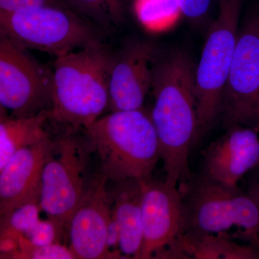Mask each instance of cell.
Wrapping results in <instances>:
<instances>
[{
    "label": "cell",
    "instance_id": "7",
    "mask_svg": "<svg viewBox=\"0 0 259 259\" xmlns=\"http://www.w3.org/2000/svg\"><path fill=\"white\" fill-rule=\"evenodd\" d=\"M185 206L184 233H221L233 227L253 233L259 230V207L238 187L218 183L200 175L179 184Z\"/></svg>",
    "mask_w": 259,
    "mask_h": 259
},
{
    "label": "cell",
    "instance_id": "23",
    "mask_svg": "<svg viewBox=\"0 0 259 259\" xmlns=\"http://www.w3.org/2000/svg\"><path fill=\"white\" fill-rule=\"evenodd\" d=\"M45 5L66 7L61 0H0V14H9L20 10Z\"/></svg>",
    "mask_w": 259,
    "mask_h": 259
},
{
    "label": "cell",
    "instance_id": "21",
    "mask_svg": "<svg viewBox=\"0 0 259 259\" xmlns=\"http://www.w3.org/2000/svg\"><path fill=\"white\" fill-rule=\"evenodd\" d=\"M32 244L46 245L59 243L61 235L57 226L50 219L40 221L31 231L25 236Z\"/></svg>",
    "mask_w": 259,
    "mask_h": 259
},
{
    "label": "cell",
    "instance_id": "18",
    "mask_svg": "<svg viewBox=\"0 0 259 259\" xmlns=\"http://www.w3.org/2000/svg\"><path fill=\"white\" fill-rule=\"evenodd\" d=\"M135 12L140 23L149 31H164L182 15L176 0H135Z\"/></svg>",
    "mask_w": 259,
    "mask_h": 259
},
{
    "label": "cell",
    "instance_id": "16",
    "mask_svg": "<svg viewBox=\"0 0 259 259\" xmlns=\"http://www.w3.org/2000/svg\"><path fill=\"white\" fill-rule=\"evenodd\" d=\"M1 107L0 115V169L17 151L49 136L44 125L49 111L30 117H12Z\"/></svg>",
    "mask_w": 259,
    "mask_h": 259
},
{
    "label": "cell",
    "instance_id": "9",
    "mask_svg": "<svg viewBox=\"0 0 259 259\" xmlns=\"http://www.w3.org/2000/svg\"><path fill=\"white\" fill-rule=\"evenodd\" d=\"M259 102V12L247 19L238 34L221 117L226 128L251 125Z\"/></svg>",
    "mask_w": 259,
    "mask_h": 259
},
{
    "label": "cell",
    "instance_id": "17",
    "mask_svg": "<svg viewBox=\"0 0 259 259\" xmlns=\"http://www.w3.org/2000/svg\"><path fill=\"white\" fill-rule=\"evenodd\" d=\"M70 10L96 26L112 28L125 18V0H61Z\"/></svg>",
    "mask_w": 259,
    "mask_h": 259
},
{
    "label": "cell",
    "instance_id": "1",
    "mask_svg": "<svg viewBox=\"0 0 259 259\" xmlns=\"http://www.w3.org/2000/svg\"><path fill=\"white\" fill-rule=\"evenodd\" d=\"M196 65L185 51L158 55L151 89L154 105L151 113L157 134L167 185L178 184L193 173L189 167L197 130Z\"/></svg>",
    "mask_w": 259,
    "mask_h": 259
},
{
    "label": "cell",
    "instance_id": "22",
    "mask_svg": "<svg viewBox=\"0 0 259 259\" xmlns=\"http://www.w3.org/2000/svg\"><path fill=\"white\" fill-rule=\"evenodd\" d=\"M213 0H176L181 13L190 21L199 23L209 14Z\"/></svg>",
    "mask_w": 259,
    "mask_h": 259
},
{
    "label": "cell",
    "instance_id": "14",
    "mask_svg": "<svg viewBox=\"0 0 259 259\" xmlns=\"http://www.w3.org/2000/svg\"><path fill=\"white\" fill-rule=\"evenodd\" d=\"M226 134L202 151L203 171L209 180L229 187L238 182L259 162L256 131L244 125L226 128Z\"/></svg>",
    "mask_w": 259,
    "mask_h": 259
},
{
    "label": "cell",
    "instance_id": "13",
    "mask_svg": "<svg viewBox=\"0 0 259 259\" xmlns=\"http://www.w3.org/2000/svg\"><path fill=\"white\" fill-rule=\"evenodd\" d=\"M56 147L50 136L19 150L0 169V214L23 204L40 203L44 167Z\"/></svg>",
    "mask_w": 259,
    "mask_h": 259
},
{
    "label": "cell",
    "instance_id": "15",
    "mask_svg": "<svg viewBox=\"0 0 259 259\" xmlns=\"http://www.w3.org/2000/svg\"><path fill=\"white\" fill-rule=\"evenodd\" d=\"M136 179L112 182L108 190L112 216L120 229V248L126 255L139 258L143 243L142 198L144 185Z\"/></svg>",
    "mask_w": 259,
    "mask_h": 259
},
{
    "label": "cell",
    "instance_id": "12",
    "mask_svg": "<svg viewBox=\"0 0 259 259\" xmlns=\"http://www.w3.org/2000/svg\"><path fill=\"white\" fill-rule=\"evenodd\" d=\"M99 173L94 177L86 195L70 222L68 238L75 258H117V253L107 249L108 227L112 204L107 184Z\"/></svg>",
    "mask_w": 259,
    "mask_h": 259
},
{
    "label": "cell",
    "instance_id": "6",
    "mask_svg": "<svg viewBox=\"0 0 259 259\" xmlns=\"http://www.w3.org/2000/svg\"><path fill=\"white\" fill-rule=\"evenodd\" d=\"M77 133L65 131L56 139L54 153L42 172L40 208L64 237L94 178L88 175L93 150L86 137Z\"/></svg>",
    "mask_w": 259,
    "mask_h": 259
},
{
    "label": "cell",
    "instance_id": "19",
    "mask_svg": "<svg viewBox=\"0 0 259 259\" xmlns=\"http://www.w3.org/2000/svg\"><path fill=\"white\" fill-rule=\"evenodd\" d=\"M40 211L42 210L40 203H29L20 206L9 214L1 216L0 237L17 238L20 234L27 236L40 221Z\"/></svg>",
    "mask_w": 259,
    "mask_h": 259
},
{
    "label": "cell",
    "instance_id": "25",
    "mask_svg": "<svg viewBox=\"0 0 259 259\" xmlns=\"http://www.w3.org/2000/svg\"><path fill=\"white\" fill-rule=\"evenodd\" d=\"M252 128L257 131L259 128V102L258 107H257L256 112H255L254 118H253V122L251 124Z\"/></svg>",
    "mask_w": 259,
    "mask_h": 259
},
{
    "label": "cell",
    "instance_id": "11",
    "mask_svg": "<svg viewBox=\"0 0 259 259\" xmlns=\"http://www.w3.org/2000/svg\"><path fill=\"white\" fill-rule=\"evenodd\" d=\"M158 55L154 44L143 40L128 42L115 54L109 85L110 112L143 108Z\"/></svg>",
    "mask_w": 259,
    "mask_h": 259
},
{
    "label": "cell",
    "instance_id": "20",
    "mask_svg": "<svg viewBox=\"0 0 259 259\" xmlns=\"http://www.w3.org/2000/svg\"><path fill=\"white\" fill-rule=\"evenodd\" d=\"M18 250L8 258L26 259H71L75 258L69 248L59 243L46 245L32 244L23 235H18Z\"/></svg>",
    "mask_w": 259,
    "mask_h": 259
},
{
    "label": "cell",
    "instance_id": "3",
    "mask_svg": "<svg viewBox=\"0 0 259 259\" xmlns=\"http://www.w3.org/2000/svg\"><path fill=\"white\" fill-rule=\"evenodd\" d=\"M83 131L108 182L147 180L161 159L151 113L144 108L110 112Z\"/></svg>",
    "mask_w": 259,
    "mask_h": 259
},
{
    "label": "cell",
    "instance_id": "10",
    "mask_svg": "<svg viewBox=\"0 0 259 259\" xmlns=\"http://www.w3.org/2000/svg\"><path fill=\"white\" fill-rule=\"evenodd\" d=\"M143 243L139 258L159 256L185 231L183 199L178 187L151 178L143 182Z\"/></svg>",
    "mask_w": 259,
    "mask_h": 259
},
{
    "label": "cell",
    "instance_id": "5",
    "mask_svg": "<svg viewBox=\"0 0 259 259\" xmlns=\"http://www.w3.org/2000/svg\"><path fill=\"white\" fill-rule=\"evenodd\" d=\"M96 25L61 5L35 7L0 14V35L27 50L56 57L102 41Z\"/></svg>",
    "mask_w": 259,
    "mask_h": 259
},
{
    "label": "cell",
    "instance_id": "24",
    "mask_svg": "<svg viewBox=\"0 0 259 259\" xmlns=\"http://www.w3.org/2000/svg\"><path fill=\"white\" fill-rule=\"evenodd\" d=\"M120 233L118 225L116 222L115 218L112 216L110 220V224L108 227V233H107V249L111 251L112 248L120 247ZM117 253V252H113Z\"/></svg>",
    "mask_w": 259,
    "mask_h": 259
},
{
    "label": "cell",
    "instance_id": "8",
    "mask_svg": "<svg viewBox=\"0 0 259 259\" xmlns=\"http://www.w3.org/2000/svg\"><path fill=\"white\" fill-rule=\"evenodd\" d=\"M53 69L4 37H0V105L12 117L49 111Z\"/></svg>",
    "mask_w": 259,
    "mask_h": 259
},
{
    "label": "cell",
    "instance_id": "2",
    "mask_svg": "<svg viewBox=\"0 0 259 259\" xmlns=\"http://www.w3.org/2000/svg\"><path fill=\"white\" fill-rule=\"evenodd\" d=\"M114 56L100 41L56 57L49 120L78 132L100 117L108 107Z\"/></svg>",
    "mask_w": 259,
    "mask_h": 259
},
{
    "label": "cell",
    "instance_id": "4",
    "mask_svg": "<svg viewBox=\"0 0 259 259\" xmlns=\"http://www.w3.org/2000/svg\"><path fill=\"white\" fill-rule=\"evenodd\" d=\"M242 0H219L202 55L195 69L197 130L195 144L207 134L221 117L223 93L238 34Z\"/></svg>",
    "mask_w": 259,
    "mask_h": 259
},
{
    "label": "cell",
    "instance_id": "26",
    "mask_svg": "<svg viewBox=\"0 0 259 259\" xmlns=\"http://www.w3.org/2000/svg\"><path fill=\"white\" fill-rule=\"evenodd\" d=\"M252 197H253L255 200L256 201L257 204H258L259 207V192L258 193V197H255V196H252Z\"/></svg>",
    "mask_w": 259,
    "mask_h": 259
}]
</instances>
